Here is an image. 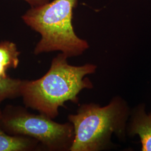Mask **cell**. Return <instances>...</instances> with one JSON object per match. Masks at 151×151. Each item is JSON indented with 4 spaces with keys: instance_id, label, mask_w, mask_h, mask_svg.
Instances as JSON below:
<instances>
[{
    "instance_id": "obj_5",
    "label": "cell",
    "mask_w": 151,
    "mask_h": 151,
    "mask_svg": "<svg viewBox=\"0 0 151 151\" xmlns=\"http://www.w3.org/2000/svg\"><path fill=\"white\" fill-rule=\"evenodd\" d=\"M127 133L131 137H139L142 151H151V112L146 113L145 105H139L131 110Z\"/></svg>"
},
{
    "instance_id": "obj_4",
    "label": "cell",
    "mask_w": 151,
    "mask_h": 151,
    "mask_svg": "<svg viewBox=\"0 0 151 151\" xmlns=\"http://www.w3.org/2000/svg\"><path fill=\"white\" fill-rule=\"evenodd\" d=\"M1 120L6 129L15 134L34 138L50 151H70L75 132L70 122L60 124L43 114L27 113L2 116Z\"/></svg>"
},
{
    "instance_id": "obj_1",
    "label": "cell",
    "mask_w": 151,
    "mask_h": 151,
    "mask_svg": "<svg viewBox=\"0 0 151 151\" xmlns=\"http://www.w3.org/2000/svg\"><path fill=\"white\" fill-rule=\"evenodd\" d=\"M68 58L61 53L53 59L48 71L43 77L34 81H22L20 95L27 106L53 119L65 102L78 103L80 93L93 87L86 76L94 74L97 65H72Z\"/></svg>"
},
{
    "instance_id": "obj_10",
    "label": "cell",
    "mask_w": 151,
    "mask_h": 151,
    "mask_svg": "<svg viewBox=\"0 0 151 151\" xmlns=\"http://www.w3.org/2000/svg\"><path fill=\"white\" fill-rule=\"evenodd\" d=\"M2 113H1V110H0V120L1 119V118H2Z\"/></svg>"
},
{
    "instance_id": "obj_2",
    "label": "cell",
    "mask_w": 151,
    "mask_h": 151,
    "mask_svg": "<svg viewBox=\"0 0 151 151\" xmlns=\"http://www.w3.org/2000/svg\"><path fill=\"white\" fill-rule=\"evenodd\" d=\"M130 112L127 101L120 96L104 106L93 103L80 105L76 113L68 116L75 132L70 151L108 150L113 147V135L125 142Z\"/></svg>"
},
{
    "instance_id": "obj_3",
    "label": "cell",
    "mask_w": 151,
    "mask_h": 151,
    "mask_svg": "<svg viewBox=\"0 0 151 151\" xmlns=\"http://www.w3.org/2000/svg\"><path fill=\"white\" fill-rule=\"evenodd\" d=\"M77 4V0H53L31 7L22 16L27 26L41 35L34 54L60 51L70 58L81 55L89 48L86 40L76 35L72 25Z\"/></svg>"
},
{
    "instance_id": "obj_6",
    "label": "cell",
    "mask_w": 151,
    "mask_h": 151,
    "mask_svg": "<svg viewBox=\"0 0 151 151\" xmlns=\"http://www.w3.org/2000/svg\"><path fill=\"white\" fill-rule=\"evenodd\" d=\"M20 52L16 44L10 41L0 43V78H6L7 70L16 68L19 64Z\"/></svg>"
},
{
    "instance_id": "obj_9",
    "label": "cell",
    "mask_w": 151,
    "mask_h": 151,
    "mask_svg": "<svg viewBox=\"0 0 151 151\" xmlns=\"http://www.w3.org/2000/svg\"><path fill=\"white\" fill-rule=\"evenodd\" d=\"M27 2L31 7H37L43 5L49 2V0H24Z\"/></svg>"
},
{
    "instance_id": "obj_8",
    "label": "cell",
    "mask_w": 151,
    "mask_h": 151,
    "mask_svg": "<svg viewBox=\"0 0 151 151\" xmlns=\"http://www.w3.org/2000/svg\"><path fill=\"white\" fill-rule=\"evenodd\" d=\"M22 81L9 77L0 78V103L20 95Z\"/></svg>"
},
{
    "instance_id": "obj_7",
    "label": "cell",
    "mask_w": 151,
    "mask_h": 151,
    "mask_svg": "<svg viewBox=\"0 0 151 151\" xmlns=\"http://www.w3.org/2000/svg\"><path fill=\"white\" fill-rule=\"evenodd\" d=\"M38 141L24 136H11L0 128V151H29L34 148Z\"/></svg>"
}]
</instances>
